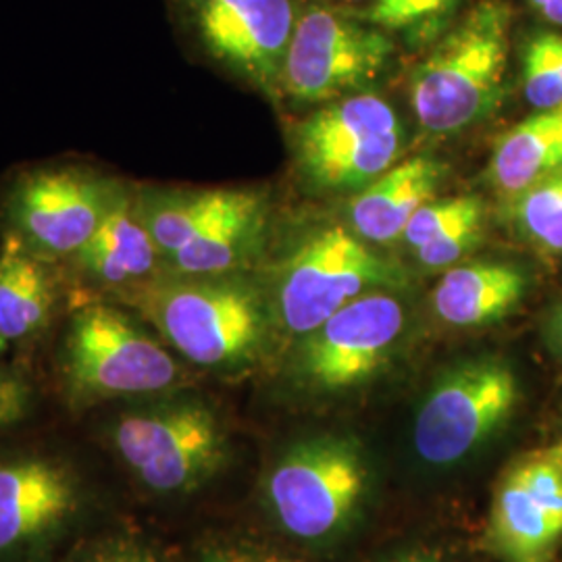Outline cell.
<instances>
[{"instance_id": "obj_1", "label": "cell", "mask_w": 562, "mask_h": 562, "mask_svg": "<svg viewBox=\"0 0 562 562\" xmlns=\"http://www.w3.org/2000/svg\"><path fill=\"white\" fill-rule=\"evenodd\" d=\"M115 302L148 323L178 357L211 371L259 361L276 325L267 294L246 273L162 271Z\"/></svg>"}, {"instance_id": "obj_2", "label": "cell", "mask_w": 562, "mask_h": 562, "mask_svg": "<svg viewBox=\"0 0 562 562\" xmlns=\"http://www.w3.org/2000/svg\"><path fill=\"white\" fill-rule=\"evenodd\" d=\"M59 367L65 398L76 411L155 398L186 383L176 352L138 315L102 299L74 308Z\"/></svg>"}, {"instance_id": "obj_3", "label": "cell", "mask_w": 562, "mask_h": 562, "mask_svg": "<svg viewBox=\"0 0 562 562\" xmlns=\"http://www.w3.org/2000/svg\"><path fill=\"white\" fill-rule=\"evenodd\" d=\"M106 443L130 477L161 498L199 492L232 457L215 406L181 390L125 406L109 423Z\"/></svg>"}, {"instance_id": "obj_4", "label": "cell", "mask_w": 562, "mask_h": 562, "mask_svg": "<svg viewBox=\"0 0 562 562\" xmlns=\"http://www.w3.org/2000/svg\"><path fill=\"white\" fill-rule=\"evenodd\" d=\"M373 467L357 438L319 434L290 443L267 467L261 503L288 538L311 546L336 542L369 503Z\"/></svg>"}, {"instance_id": "obj_5", "label": "cell", "mask_w": 562, "mask_h": 562, "mask_svg": "<svg viewBox=\"0 0 562 562\" xmlns=\"http://www.w3.org/2000/svg\"><path fill=\"white\" fill-rule=\"evenodd\" d=\"M510 46V9L501 0L471 7L436 41L411 81V101L425 130L459 132L492 109Z\"/></svg>"}, {"instance_id": "obj_6", "label": "cell", "mask_w": 562, "mask_h": 562, "mask_svg": "<svg viewBox=\"0 0 562 562\" xmlns=\"http://www.w3.org/2000/svg\"><path fill=\"white\" fill-rule=\"evenodd\" d=\"M517 402V375L501 359L477 357L448 367L415 415V454L434 469L461 464L498 436Z\"/></svg>"}, {"instance_id": "obj_7", "label": "cell", "mask_w": 562, "mask_h": 562, "mask_svg": "<svg viewBox=\"0 0 562 562\" xmlns=\"http://www.w3.org/2000/svg\"><path fill=\"white\" fill-rule=\"evenodd\" d=\"M130 190V181L81 165L32 169L7 194V234L44 261L67 262Z\"/></svg>"}, {"instance_id": "obj_8", "label": "cell", "mask_w": 562, "mask_h": 562, "mask_svg": "<svg viewBox=\"0 0 562 562\" xmlns=\"http://www.w3.org/2000/svg\"><path fill=\"white\" fill-rule=\"evenodd\" d=\"M402 276L344 227L315 234L283 262L269 299L276 323L302 338L348 302L392 290Z\"/></svg>"}, {"instance_id": "obj_9", "label": "cell", "mask_w": 562, "mask_h": 562, "mask_svg": "<svg viewBox=\"0 0 562 562\" xmlns=\"http://www.w3.org/2000/svg\"><path fill=\"white\" fill-rule=\"evenodd\" d=\"M394 53L380 27L317 2L296 15L281 90L296 101H331L378 80Z\"/></svg>"}, {"instance_id": "obj_10", "label": "cell", "mask_w": 562, "mask_h": 562, "mask_svg": "<svg viewBox=\"0 0 562 562\" xmlns=\"http://www.w3.org/2000/svg\"><path fill=\"white\" fill-rule=\"evenodd\" d=\"M88 487L80 471L46 452L0 457V562H36L81 521Z\"/></svg>"}, {"instance_id": "obj_11", "label": "cell", "mask_w": 562, "mask_h": 562, "mask_svg": "<svg viewBox=\"0 0 562 562\" xmlns=\"http://www.w3.org/2000/svg\"><path fill=\"white\" fill-rule=\"evenodd\" d=\"M406 322L404 302L390 290L348 302L302 336L292 359L294 380L315 394H340L371 382L394 357Z\"/></svg>"}, {"instance_id": "obj_12", "label": "cell", "mask_w": 562, "mask_h": 562, "mask_svg": "<svg viewBox=\"0 0 562 562\" xmlns=\"http://www.w3.org/2000/svg\"><path fill=\"white\" fill-rule=\"evenodd\" d=\"M202 50L232 76L278 97L296 23L294 0H176Z\"/></svg>"}, {"instance_id": "obj_13", "label": "cell", "mask_w": 562, "mask_h": 562, "mask_svg": "<svg viewBox=\"0 0 562 562\" xmlns=\"http://www.w3.org/2000/svg\"><path fill=\"white\" fill-rule=\"evenodd\" d=\"M562 542V443L527 450L494 485L480 548L498 562H554Z\"/></svg>"}, {"instance_id": "obj_14", "label": "cell", "mask_w": 562, "mask_h": 562, "mask_svg": "<svg viewBox=\"0 0 562 562\" xmlns=\"http://www.w3.org/2000/svg\"><path fill=\"white\" fill-rule=\"evenodd\" d=\"M65 265L78 285L88 290L90 299L102 301H120L123 294L161 276V250L142 220L136 186Z\"/></svg>"}, {"instance_id": "obj_15", "label": "cell", "mask_w": 562, "mask_h": 562, "mask_svg": "<svg viewBox=\"0 0 562 562\" xmlns=\"http://www.w3.org/2000/svg\"><path fill=\"white\" fill-rule=\"evenodd\" d=\"M60 280L55 262L27 250L13 234L0 246V338L27 340L44 331L59 311Z\"/></svg>"}, {"instance_id": "obj_16", "label": "cell", "mask_w": 562, "mask_h": 562, "mask_svg": "<svg viewBox=\"0 0 562 562\" xmlns=\"http://www.w3.org/2000/svg\"><path fill=\"white\" fill-rule=\"evenodd\" d=\"M267 213L265 196L250 190L232 213L169 255L162 271L180 276L246 273L261 255Z\"/></svg>"}, {"instance_id": "obj_17", "label": "cell", "mask_w": 562, "mask_h": 562, "mask_svg": "<svg viewBox=\"0 0 562 562\" xmlns=\"http://www.w3.org/2000/svg\"><path fill=\"white\" fill-rule=\"evenodd\" d=\"M440 180L442 167L429 157L390 167L352 201L355 232L362 240L378 244L401 238L413 215L431 201Z\"/></svg>"}, {"instance_id": "obj_18", "label": "cell", "mask_w": 562, "mask_h": 562, "mask_svg": "<svg viewBox=\"0 0 562 562\" xmlns=\"http://www.w3.org/2000/svg\"><path fill=\"white\" fill-rule=\"evenodd\" d=\"M525 294V276L506 262H471L446 271L434 290V311L452 327L501 322Z\"/></svg>"}, {"instance_id": "obj_19", "label": "cell", "mask_w": 562, "mask_h": 562, "mask_svg": "<svg viewBox=\"0 0 562 562\" xmlns=\"http://www.w3.org/2000/svg\"><path fill=\"white\" fill-rule=\"evenodd\" d=\"M250 190H162L136 188L142 220L161 250L162 261L194 240L206 227L220 222L240 204Z\"/></svg>"}, {"instance_id": "obj_20", "label": "cell", "mask_w": 562, "mask_h": 562, "mask_svg": "<svg viewBox=\"0 0 562 562\" xmlns=\"http://www.w3.org/2000/svg\"><path fill=\"white\" fill-rule=\"evenodd\" d=\"M559 169H562V106L531 115L504 136L492 159V180L501 190L522 194Z\"/></svg>"}, {"instance_id": "obj_21", "label": "cell", "mask_w": 562, "mask_h": 562, "mask_svg": "<svg viewBox=\"0 0 562 562\" xmlns=\"http://www.w3.org/2000/svg\"><path fill=\"white\" fill-rule=\"evenodd\" d=\"M401 130L394 109L378 97H352L304 121L296 136L299 159Z\"/></svg>"}, {"instance_id": "obj_22", "label": "cell", "mask_w": 562, "mask_h": 562, "mask_svg": "<svg viewBox=\"0 0 562 562\" xmlns=\"http://www.w3.org/2000/svg\"><path fill=\"white\" fill-rule=\"evenodd\" d=\"M401 150V130L387 132L375 138L355 142L327 153L301 159L304 173L319 188L327 190H350L362 188L378 180Z\"/></svg>"}, {"instance_id": "obj_23", "label": "cell", "mask_w": 562, "mask_h": 562, "mask_svg": "<svg viewBox=\"0 0 562 562\" xmlns=\"http://www.w3.org/2000/svg\"><path fill=\"white\" fill-rule=\"evenodd\" d=\"M362 20L385 34H404L413 41L442 38L457 21L462 0H369Z\"/></svg>"}, {"instance_id": "obj_24", "label": "cell", "mask_w": 562, "mask_h": 562, "mask_svg": "<svg viewBox=\"0 0 562 562\" xmlns=\"http://www.w3.org/2000/svg\"><path fill=\"white\" fill-rule=\"evenodd\" d=\"M517 220L531 240L562 252V169L522 192Z\"/></svg>"}, {"instance_id": "obj_25", "label": "cell", "mask_w": 562, "mask_h": 562, "mask_svg": "<svg viewBox=\"0 0 562 562\" xmlns=\"http://www.w3.org/2000/svg\"><path fill=\"white\" fill-rule=\"evenodd\" d=\"M65 562H171L161 546L134 529H109L76 543Z\"/></svg>"}, {"instance_id": "obj_26", "label": "cell", "mask_w": 562, "mask_h": 562, "mask_svg": "<svg viewBox=\"0 0 562 562\" xmlns=\"http://www.w3.org/2000/svg\"><path fill=\"white\" fill-rule=\"evenodd\" d=\"M477 215H483V204L475 196L425 202L406 225L404 240L417 250L423 244L442 236L450 227Z\"/></svg>"}, {"instance_id": "obj_27", "label": "cell", "mask_w": 562, "mask_h": 562, "mask_svg": "<svg viewBox=\"0 0 562 562\" xmlns=\"http://www.w3.org/2000/svg\"><path fill=\"white\" fill-rule=\"evenodd\" d=\"M522 76L525 94L540 111H550L562 106V80L546 53L542 34H536L522 55Z\"/></svg>"}, {"instance_id": "obj_28", "label": "cell", "mask_w": 562, "mask_h": 562, "mask_svg": "<svg viewBox=\"0 0 562 562\" xmlns=\"http://www.w3.org/2000/svg\"><path fill=\"white\" fill-rule=\"evenodd\" d=\"M483 215L464 220V222L450 227L442 236L434 238L422 248H417V259L429 269H443L461 261L462 257L477 246L482 238Z\"/></svg>"}, {"instance_id": "obj_29", "label": "cell", "mask_w": 562, "mask_h": 562, "mask_svg": "<svg viewBox=\"0 0 562 562\" xmlns=\"http://www.w3.org/2000/svg\"><path fill=\"white\" fill-rule=\"evenodd\" d=\"M201 562H304L262 543L246 540H220L204 546Z\"/></svg>"}, {"instance_id": "obj_30", "label": "cell", "mask_w": 562, "mask_h": 562, "mask_svg": "<svg viewBox=\"0 0 562 562\" xmlns=\"http://www.w3.org/2000/svg\"><path fill=\"white\" fill-rule=\"evenodd\" d=\"M32 402L30 385L20 375L0 371V431L20 423Z\"/></svg>"}, {"instance_id": "obj_31", "label": "cell", "mask_w": 562, "mask_h": 562, "mask_svg": "<svg viewBox=\"0 0 562 562\" xmlns=\"http://www.w3.org/2000/svg\"><path fill=\"white\" fill-rule=\"evenodd\" d=\"M529 4L542 15V20L562 27V0H529Z\"/></svg>"}, {"instance_id": "obj_32", "label": "cell", "mask_w": 562, "mask_h": 562, "mask_svg": "<svg viewBox=\"0 0 562 562\" xmlns=\"http://www.w3.org/2000/svg\"><path fill=\"white\" fill-rule=\"evenodd\" d=\"M543 46H546V53L552 60L559 78L562 80V36L559 34H552V32H542Z\"/></svg>"}, {"instance_id": "obj_33", "label": "cell", "mask_w": 562, "mask_h": 562, "mask_svg": "<svg viewBox=\"0 0 562 562\" xmlns=\"http://www.w3.org/2000/svg\"><path fill=\"white\" fill-rule=\"evenodd\" d=\"M387 562H446L438 552L434 550H408L404 554H398L396 559Z\"/></svg>"}, {"instance_id": "obj_34", "label": "cell", "mask_w": 562, "mask_h": 562, "mask_svg": "<svg viewBox=\"0 0 562 562\" xmlns=\"http://www.w3.org/2000/svg\"><path fill=\"white\" fill-rule=\"evenodd\" d=\"M322 4H329V7H355V4H364V2H369V0H319Z\"/></svg>"}, {"instance_id": "obj_35", "label": "cell", "mask_w": 562, "mask_h": 562, "mask_svg": "<svg viewBox=\"0 0 562 562\" xmlns=\"http://www.w3.org/2000/svg\"><path fill=\"white\" fill-rule=\"evenodd\" d=\"M557 334H559V340L562 344V311L559 313V322H557Z\"/></svg>"}, {"instance_id": "obj_36", "label": "cell", "mask_w": 562, "mask_h": 562, "mask_svg": "<svg viewBox=\"0 0 562 562\" xmlns=\"http://www.w3.org/2000/svg\"><path fill=\"white\" fill-rule=\"evenodd\" d=\"M7 346H9V344L0 338V352H4V348H7Z\"/></svg>"}]
</instances>
